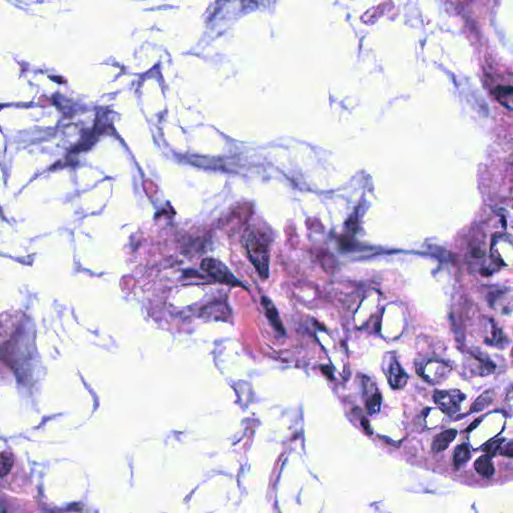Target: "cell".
<instances>
[{
  "mask_svg": "<svg viewBox=\"0 0 513 513\" xmlns=\"http://www.w3.org/2000/svg\"><path fill=\"white\" fill-rule=\"evenodd\" d=\"M245 248L255 268L263 279L270 274V248L267 235L257 228H252L246 235Z\"/></svg>",
  "mask_w": 513,
  "mask_h": 513,
  "instance_id": "obj_1",
  "label": "cell"
},
{
  "mask_svg": "<svg viewBox=\"0 0 513 513\" xmlns=\"http://www.w3.org/2000/svg\"><path fill=\"white\" fill-rule=\"evenodd\" d=\"M465 398L466 396L457 389L435 391L434 393L435 404L447 415H454L458 413Z\"/></svg>",
  "mask_w": 513,
  "mask_h": 513,
  "instance_id": "obj_2",
  "label": "cell"
},
{
  "mask_svg": "<svg viewBox=\"0 0 513 513\" xmlns=\"http://www.w3.org/2000/svg\"><path fill=\"white\" fill-rule=\"evenodd\" d=\"M202 268L219 283L245 288L243 283L234 276V274L229 270L226 265L217 260L205 259L202 263Z\"/></svg>",
  "mask_w": 513,
  "mask_h": 513,
  "instance_id": "obj_3",
  "label": "cell"
},
{
  "mask_svg": "<svg viewBox=\"0 0 513 513\" xmlns=\"http://www.w3.org/2000/svg\"><path fill=\"white\" fill-rule=\"evenodd\" d=\"M386 375L390 386L393 389L399 390L405 387L408 381V375L396 360H391Z\"/></svg>",
  "mask_w": 513,
  "mask_h": 513,
  "instance_id": "obj_4",
  "label": "cell"
},
{
  "mask_svg": "<svg viewBox=\"0 0 513 513\" xmlns=\"http://www.w3.org/2000/svg\"><path fill=\"white\" fill-rule=\"evenodd\" d=\"M458 431L456 429H447L434 437L432 441V450L434 452H441L446 450L449 445L456 438Z\"/></svg>",
  "mask_w": 513,
  "mask_h": 513,
  "instance_id": "obj_5",
  "label": "cell"
},
{
  "mask_svg": "<svg viewBox=\"0 0 513 513\" xmlns=\"http://www.w3.org/2000/svg\"><path fill=\"white\" fill-rule=\"evenodd\" d=\"M262 304L265 308V311H266V315L269 319V321L271 322V324L273 325V327L278 331L280 332L281 334H285V329H284V326L282 324V321L280 319V316H279V313H278V310L276 309L275 305L272 303L269 298L262 297Z\"/></svg>",
  "mask_w": 513,
  "mask_h": 513,
  "instance_id": "obj_6",
  "label": "cell"
},
{
  "mask_svg": "<svg viewBox=\"0 0 513 513\" xmlns=\"http://www.w3.org/2000/svg\"><path fill=\"white\" fill-rule=\"evenodd\" d=\"M493 94L501 106L513 111V86L498 85L494 88Z\"/></svg>",
  "mask_w": 513,
  "mask_h": 513,
  "instance_id": "obj_7",
  "label": "cell"
},
{
  "mask_svg": "<svg viewBox=\"0 0 513 513\" xmlns=\"http://www.w3.org/2000/svg\"><path fill=\"white\" fill-rule=\"evenodd\" d=\"M474 468L479 475L485 478L491 477L494 473V465L491 459V456L487 454L481 455L480 457L475 460Z\"/></svg>",
  "mask_w": 513,
  "mask_h": 513,
  "instance_id": "obj_8",
  "label": "cell"
},
{
  "mask_svg": "<svg viewBox=\"0 0 513 513\" xmlns=\"http://www.w3.org/2000/svg\"><path fill=\"white\" fill-rule=\"evenodd\" d=\"M471 457V450L465 443L458 445L453 453V463L456 468H459Z\"/></svg>",
  "mask_w": 513,
  "mask_h": 513,
  "instance_id": "obj_9",
  "label": "cell"
},
{
  "mask_svg": "<svg viewBox=\"0 0 513 513\" xmlns=\"http://www.w3.org/2000/svg\"><path fill=\"white\" fill-rule=\"evenodd\" d=\"M493 399H494V394L492 391L484 392L471 405L470 413H476V412H480V411L486 409L487 407L492 403Z\"/></svg>",
  "mask_w": 513,
  "mask_h": 513,
  "instance_id": "obj_10",
  "label": "cell"
},
{
  "mask_svg": "<svg viewBox=\"0 0 513 513\" xmlns=\"http://www.w3.org/2000/svg\"><path fill=\"white\" fill-rule=\"evenodd\" d=\"M381 405H382V396L378 392L373 394L366 403L367 411L370 415L377 414L381 409Z\"/></svg>",
  "mask_w": 513,
  "mask_h": 513,
  "instance_id": "obj_11",
  "label": "cell"
},
{
  "mask_svg": "<svg viewBox=\"0 0 513 513\" xmlns=\"http://www.w3.org/2000/svg\"><path fill=\"white\" fill-rule=\"evenodd\" d=\"M13 467V458L10 454L3 452L1 454V461H0V473L1 476L4 477L7 474L10 473L11 469Z\"/></svg>",
  "mask_w": 513,
  "mask_h": 513,
  "instance_id": "obj_12",
  "label": "cell"
},
{
  "mask_svg": "<svg viewBox=\"0 0 513 513\" xmlns=\"http://www.w3.org/2000/svg\"><path fill=\"white\" fill-rule=\"evenodd\" d=\"M504 443V439L502 438H499V439H495L493 441H490L489 443H487L484 447V452L486 453L487 455L489 456H494L497 454V452L501 449L502 445Z\"/></svg>",
  "mask_w": 513,
  "mask_h": 513,
  "instance_id": "obj_13",
  "label": "cell"
},
{
  "mask_svg": "<svg viewBox=\"0 0 513 513\" xmlns=\"http://www.w3.org/2000/svg\"><path fill=\"white\" fill-rule=\"evenodd\" d=\"M500 454L505 457L513 458V441H508L502 445L500 449Z\"/></svg>",
  "mask_w": 513,
  "mask_h": 513,
  "instance_id": "obj_14",
  "label": "cell"
},
{
  "mask_svg": "<svg viewBox=\"0 0 513 513\" xmlns=\"http://www.w3.org/2000/svg\"><path fill=\"white\" fill-rule=\"evenodd\" d=\"M143 189H145V191L149 196H154L158 191V187L156 186V184L150 180H146L143 183Z\"/></svg>",
  "mask_w": 513,
  "mask_h": 513,
  "instance_id": "obj_15",
  "label": "cell"
},
{
  "mask_svg": "<svg viewBox=\"0 0 513 513\" xmlns=\"http://www.w3.org/2000/svg\"><path fill=\"white\" fill-rule=\"evenodd\" d=\"M361 423H362L363 428L365 429V431L368 433V434H371V428H370V426H369V422H368L366 419H364V418H363V419H362V421H361Z\"/></svg>",
  "mask_w": 513,
  "mask_h": 513,
  "instance_id": "obj_16",
  "label": "cell"
},
{
  "mask_svg": "<svg viewBox=\"0 0 513 513\" xmlns=\"http://www.w3.org/2000/svg\"><path fill=\"white\" fill-rule=\"evenodd\" d=\"M472 254H473V256H474V257H476V258H480V257H483V256H484L483 251H481V250H479V249L474 250Z\"/></svg>",
  "mask_w": 513,
  "mask_h": 513,
  "instance_id": "obj_17",
  "label": "cell"
},
{
  "mask_svg": "<svg viewBox=\"0 0 513 513\" xmlns=\"http://www.w3.org/2000/svg\"><path fill=\"white\" fill-rule=\"evenodd\" d=\"M480 274H481L482 276L489 277V276H491V275H492V272L489 270V269H482V270L480 271Z\"/></svg>",
  "mask_w": 513,
  "mask_h": 513,
  "instance_id": "obj_18",
  "label": "cell"
},
{
  "mask_svg": "<svg viewBox=\"0 0 513 513\" xmlns=\"http://www.w3.org/2000/svg\"><path fill=\"white\" fill-rule=\"evenodd\" d=\"M479 422H480V419H477V420L475 421V423H472V424H471V426L469 427V429H468V430H471L472 428H475Z\"/></svg>",
  "mask_w": 513,
  "mask_h": 513,
  "instance_id": "obj_19",
  "label": "cell"
}]
</instances>
